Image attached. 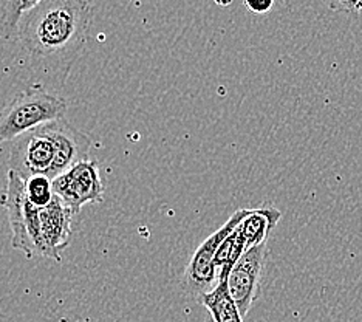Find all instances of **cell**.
I'll use <instances>...</instances> for the list:
<instances>
[{
    "label": "cell",
    "instance_id": "obj_16",
    "mask_svg": "<svg viewBox=\"0 0 362 322\" xmlns=\"http://www.w3.org/2000/svg\"><path fill=\"white\" fill-rule=\"evenodd\" d=\"M59 322H86V321L81 318H62Z\"/></svg>",
    "mask_w": 362,
    "mask_h": 322
},
{
    "label": "cell",
    "instance_id": "obj_11",
    "mask_svg": "<svg viewBox=\"0 0 362 322\" xmlns=\"http://www.w3.org/2000/svg\"><path fill=\"white\" fill-rule=\"evenodd\" d=\"M199 302L206 309L204 322H243L240 310L229 294L226 280H218L216 288L202 296Z\"/></svg>",
    "mask_w": 362,
    "mask_h": 322
},
{
    "label": "cell",
    "instance_id": "obj_7",
    "mask_svg": "<svg viewBox=\"0 0 362 322\" xmlns=\"http://www.w3.org/2000/svg\"><path fill=\"white\" fill-rule=\"evenodd\" d=\"M75 214L59 197L53 202L39 208V229H40V258L61 262V251L71 241V220Z\"/></svg>",
    "mask_w": 362,
    "mask_h": 322
},
{
    "label": "cell",
    "instance_id": "obj_5",
    "mask_svg": "<svg viewBox=\"0 0 362 322\" xmlns=\"http://www.w3.org/2000/svg\"><path fill=\"white\" fill-rule=\"evenodd\" d=\"M56 159V149L44 127L16 138L10 151V169L23 180L36 176L50 178Z\"/></svg>",
    "mask_w": 362,
    "mask_h": 322
},
{
    "label": "cell",
    "instance_id": "obj_10",
    "mask_svg": "<svg viewBox=\"0 0 362 322\" xmlns=\"http://www.w3.org/2000/svg\"><path fill=\"white\" fill-rule=\"evenodd\" d=\"M281 219L282 212L274 208L250 209L248 216L238 225V231H240L246 251L254 246L265 243L268 241L269 233L276 228Z\"/></svg>",
    "mask_w": 362,
    "mask_h": 322
},
{
    "label": "cell",
    "instance_id": "obj_13",
    "mask_svg": "<svg viewBox=\"0 0 362 322\" xmlns=\"http://www.w3.org/2000/svg\"><path fill=\"white\" fill-rule=\"evenodd\" d=\"M25 192L31 205L36 208H45L54 198L53 181L45 176H36L25 180Z\"/></svg>",
    "mask_w": 362,
    "mask_h": 322
},
{
    "label": "cell",
    "instance_id": "obj_15",
    "mask_svg": "<svg viewBox=\"0 0 362 322\" xmlns=\"http://www.w3.org/2000/svg\"><path fill=\"white\" fill-rule=\"evenodd\" d=\"M245 6L254 14H267L274 6V2L271 0H259V2H252V0H245Z\"/></svg>",
    "mask_w": 362,
    "mask_h": 322
},
{
    "label": "cell",
    "instance_id": "obj_2",
    "mask_svg": "<svg viewBox=\"0 0 362 322\" xmlns=\"http://www.w3.org/2000/svg\"><path fill=\"white\" fill-rule=\"evenodd\" d=\"M65 112V99L36 87L23 90L0 112V143H13L23 134L62 120Z\"/></svg>",
    "mask_w": 362,
    "mask_h": 322
},
{
    "label": "cell",
    "instance_id": "obj_6",
    "mask_svg": "<svg viewBox=\"0 0 362 322\" xmlns=\"http://www.w3.org/2000/svg\"><path fill=\"white\" fill-rule=\"evenodd\" d=\"M267 251V242L251 248L237 260L226 279L229 294H231L243 318L248 315L257 297Z\"/></svg>",
    "mask_w": 362,
    "mask_h": 322
},
{
    "label": "cell",
    "instance_id": "obj_9",
    "mask_svg": "<svg viewBox=\"0 0 362 322\" xmlns=\"http://www.w3.org/2000/svg\"><path fill=\"white\" fill-rule=\"evenodd\" d=\"M25 180L18 176L14 171L8 169L6 188L0 195V206H4L8 216V223L11 229V245L14 250H19L28 259L35 258V251L30 243L25 229Z\"/></svg>",
    "mask_w": 362,
    "mask_h": 322
},
{
    "label": "cell",
    "instance_id": "obj_1",
    "mask_svg": "<svg viewBox=\"0 0 362 322\" xmlns=\"http://www.w3.org/2000/svg\"><path fill=\"white\" fill-rule=\"evenodd\" d=\"M92 14L86 0H40L25 16L18 38L33 62L67 70L87 42Z\"/></svg>",
    "mask_w": 362,
    "mask_h": 322
},
{
    "label": "cell",
    "instance_id": "obj_14",
    "mask_svg": "<svg viewBox=\"0 0 362 322\" xmlns=\"http://www.w3.org/2000/svg\"><path fill=\"white\" fill-rule=\"evenodd\" d=\"M328 6L334 11H341V13H349L353 16H358L362 11V2H334V4H328Z\"/></svg>",
    "mask_w": 362,
    "mask_h": 322
},
{
    "label": "cell",
    "instance_id": "obj_8",
    "mask_svg": "<svg viewBox=\"0 0 362 322\" xmlns=\"http://www.w3.org/2000/svg\"><path fill=\"white\" fill-rule=\"evenodd\" d=\"M52 138L56 149V159L52 171V180L67 172L75 164L88 160L92 139L84 132L76 129L67 120H57L42 126Z\"/></svg>",
    "mask_w": 362,
    "mask_h": 322
},
{
    "label": "cell",
    "instance_id": "obj_12",
    "mask_svg": "<svg viewBox=\"0 0 362 322\" xmlns=\"http://www.w3.org/2000/svg\"><path fill=\"white\" fill-rule=\"evenodd\" d=\"M40 0H10L0 5V35L10 40L19 36L25 16L39 5Z\"/></svg>",
    "mask_w": 362,
    "mask_h": 322
},
{
    "label": "cell",
    "instance_id": "obj_4",
    "mask_svg": "<svg viewBox=\"0 0 362 322\" xmlns=\"http://www.w3.org/2000/svg\"><path fill=\"white\" fill-rule=\"evenodd\" d=\"M52 181L54 195L59 197L73 214H78L88 203H101L104 200L100 168L93 160L75 164Z\"/></svg>",
    "mask_w": 362,
    "mask_h": 322
},
{
    "label": "cell",
    "instance_id": "obj_3",
    "mask_svg": "<svg viewBox=\"0 0 362 322\" xmlns=\"http://www.w3.org/2000/svg\"><path fill=\"white\" fill-rule=\"evenodd\" d=\"M248 212L250 209L235 211L223 226L211 234L206 241L197 248L192 259L187 263L183 277V287L189 294L200 299L202 296L216 288L218 282V272L216 270V265H214L216 254L220 245L225 242V238L240 225L242 220L248 216Z\"/></svg>",
    "mask_w": 362,
    "mask_h": 322
}]
</instances>
